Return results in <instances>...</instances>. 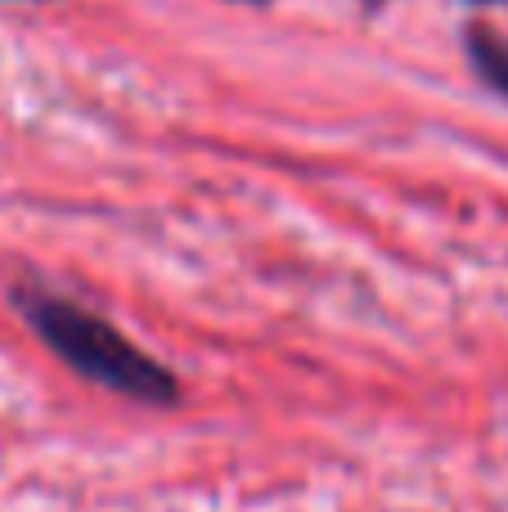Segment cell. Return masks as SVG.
I'll list each match as a JSON object with an SVG mask.
<instances>
[{
    "instance_id": "1",
    "label": "cell",
    "mask_w": 508,
    "mask_h": 512,
    "mask_svg": "<svg viewBox=\"0 0 508 512\" xmlns=\"http://www.w3.org/2000/svg\"><path fill=\"white\" fill-rule=\"evenodd\" d=\"M14 306L23 310V319L32 324V333L59 355L68 369H77L81 378L99 382V387L117 391V396L144 400V405H176L180 382L162 369L153 355H144L140 346H131L104 315L77 306L68 297H54L45 288H18Z\"/></svg>"
},
{
    "instance_id": "2",
    "label": "cell",
    "mask_w": 508,
    "mask_h": 512,
    "mask_svg": "<svg viewBox=\"0 0 508 512\" xmlns=\"http://www.w3.org/2000/svg\"><path fill=\"white\" fill-rule=\"evenodd\" d=\"M464 54H468L477 77H482L495 95L508 99V41L504 36L486 23H468L464 27Z\"/></svg>"
},
{
    "instance_id": "3",
    "label": "cell",
    "mask_w": 508,
    "mask_h": 512,
    "mask_svg": "<svg viewBox=\"0 0 508 512\" xmlns=\"http://www.w3.org/2000/svg\"><path fill=\"white\" fill-rule=\"evenodd\" d=\"M477 5H500V0H477Z\"/></svg>"
},
{
    "instance_id": "4",
    "label": "cell",
    "mask_w": 508,
    "mask_h": 512,
    "mask_svg": "<svg viewBox=\"0 0 508 512\" xmlns=\"http://www.w3.org/2000/svg\"><path fill=\"white\" fill-rule=\"evenodd\" d=\"M248 5H266V0H248Z\"/></svg>"
},
{
    "instance_id": "5",
    "label": "cell",
    "mask_w": 508,
    "mask_h": 512,
    "mask_svg": "<svg viewBox=\"0 0 508 512\" xmlns=\"http://www.w3.org/2000/svg\"><path fill=\"white\" fill-rule=\"evenodd\" d=\"M369 5H383V0H369Z\"/></svg>"
}]
</instances>
